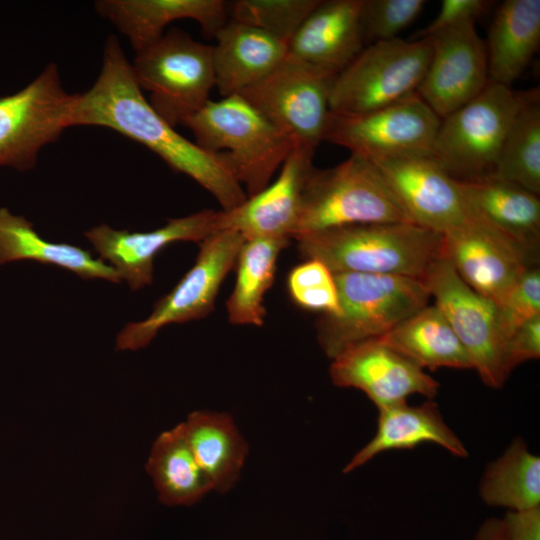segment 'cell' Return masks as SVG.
Here are the masks:
<instances>
[{"mask_svg": "<svg viewBox=\"0 0 540 540\" xmlns=\"http://www.w3.org/2000/svg\"><path fill=\"white\" fill-rule=\"evenodd\" d=\"M80 125L106 127L146 146L172 170L187 175L207 190L223 211L239 206L247 198L220 155L209 153L180 135L152 108L114 35L104 45L96 81L77 95L72 126Z\"/></svg>", "mask_w": 540, "mask_h": 540, "instance_id": "obj_1", "label": "cell"}, {"mask_svg": "<svg viewBox=\"0 0 540 540\" xmlns=\"http://www.w3.org/2000/svg\"><path fill=\"white\" fill-rule=\"evenodd\" d=\"M301 256L333 273L397 275L424 280L444 256L443 235L410 222L340 227L295 239Z\"/></svg>", "mask_w": 540, "mask_h": 540, "instance_id": "obj_2", "label": "cell"}, {"mask_svg": "<svg viewBox=\"0 0 540 540\" xmlns=\"http://www.w3.org/2000/svg\"><path fill=\"white\" fill-rule=\"evenodd\" d=\"M195 144L222 157L251 197L265 189L294 147L292 140L241 95L209 100L181 124Z\"/></svg>", "mask_w": 540, "mask_h": 540, "instance_id": "obj_3", "label": "cell"}, {"mask_svg": "<svg viewBox=\"0 0 540 540\" xmlns=\"http://www.w3.org/2000/svg\"><path fill=\"white\" fill-rule=\"evenodd\" d=\"M334 276L339 312L317 322L318 342L329 359L351 345L386 334L425 307L431 296L422 279L356 272Z\"/></svg>", "mask_w": 540, "mask_h": 540, "instance_id": "obj_4", "label": "cell"}, {"mask_svg": "<svg viewBox=\"0 0 540 540\" xmlns=\"http://www.w3.org/2000/svg\"><path fill=\"white\" fill-rule=\"evenodd\" d=\"M410 222L379 169L351 154L309 175L293 238L340 227ZM411 223V222H410Z\"/></svg>", "mask_w": 540, "mask_h": 540, "instance_id": "obj_5", "label": "cell"}, {"mask_svg": "<svg viewBox=\"0 0 540 540\" xmlns=\"http://www.w3.org/2000/svg\"><path fill=\"white\" fill-rule=\"evenodd\" d=\"M130 64L152 108L173 127L200 110L215 87L212 45L177 28L136 52Z\"/></svg>", "mask_w": 540, "mask_h": 540, "instance_id": "obj_6", "label": "cell"}, {"mask_svg": "<svg viewBox=\"0 0 540 540\" xmlns=\"http://www.w3.org/2000/svg\"><path fill=\"white\" fill-rule=\"evenodd\" d=\"M521 92L489 82L471 101L441 119L430 156L457 181L492 174Z\"/></svg>", "mask_w": 540, "mask_h": 540, "instance_id": "obj_7", "label": "cell"}, {"mask_svg": "<svg viewBox=\"0 0 540 540\" xmlns=\"http://www.w3.org/2000/svg\"><path fill=\"white\" fill-rule=\"evenodd\" d=\"M432 54L429 38L376 42L334 79L331 113L355 115L393 104L416 92Z\"/></svg>", "mask_w": 540, "mask_h": 540, "instance_id": "obj_8", "label": "cell"}, {"mask_svg": "<svg viewBox=\"0 0 540 540\" xmlns=\"http://www.w3.org/2000/svg\"><path fill=\"white\" fill-rule=\"evenodd\" d=\"M245 239L234 230H220L201 243L193 266L173 289L160 298L148 317L127 324L116 337V349L136 351L146 347L167 325L207 316L219 289L234 269Z\"/></svg>", "mask_w": 540, "mask_h": 540, "instance_id": "obj_9", "label": "cell"}, {"mask_svg": "<svg viewBox=\"0 0 540 540\" xmlns=\"http://www.w3.org/2000/svg\"><path fill=\"white\" fill-rule=\"evenodd\" d=\"M78 93L63 87L59 69L49 63L26 87L0 98V166L27 171L42 148L72 126Z\"/></svg>", "mask_w": 540, "mask_h": 540, "instance_id": "obj_10", "label": "cell"}, {"mask_svg": "<svg viewBox=\"0 0 540 540\" xmlns=\"http://www.w3.org/2000/svg\"><path fill=\"white\" fill-rule=\"evenodd\" d=\"M337 75L288 54L265 78L239 93L295 145L316 150L330 115Z\"/></svg>", "mask_w": 540, "mask_h": 540, "instance_id": "obj_11", "label": "cell"}, {"mask_svg": "<svg viewBox=\"0 0 540 540\" xmlns=\"http://www.w3.org/2000/svg\"><path fill=\"white\" fill-rule=\"evenodd\" d=\"M424 282L465 348L472 369L488 387H502L511 370L498 306L464 283L444 256L433 264Z\"/></svg>", "mask_w": 540, "mask_h": 540, "instance_id": "obj_12", "label": "cell"}, {"mask_svg": "<svg viewBox=\"0 0 540 540\" xmlns=\"http://www.w3.org/2000/svg\"><path fill=\"white\" fill-rule=\"evenodd\" d=\"M441 119L415 92L380 109L355 115L331 113L323 141L370 161L430 154Z\"/></svg>", "mask_w": 540, "mask_h": 540, "instance_id": "obj_13", "label": "cell"}, {"mask_svg": "<svg viewBox=\"0 0 540 540\" xmlns=\"http://www.w3.org/2000/svg\"><path fill=\"white\" fill-rule=\"evenodd\" d=\"M408 220L444 234L473 216L460 182L429 154H407L372 160Z\"/></svg>", "mask_w": 540, "mask_h": 540, "instance_id": "obj_14", "label": "cell"}, {"mask_svg": "<svg viewBox=\"0 0 540 540\" xmlns=\"http://www.w3.org/2000/svg\"><path fill=\"white\" fill-rule=\"evenodd\" d=\"M427 38L432 54L416 93L443 119L488 85L486 47L475 22L456 25Z\"/></svg>", "mask_w": 540, "mask_h": 540, "instance_id": "obj_15", "label": "cell"}, {"mask_svg": "<svg viewBox=\"0 0 540 540\" xmlns=\"http://www.w3.org/2000/svg\"><path fill=\"white\" fill-rule=\"evenodd\" d=\"M223 211L202 210L170 219L166 225L148 232L117 230L102 224L84 235L104 262L114 268L132 290L153 281V261L165 247L179 241L201 243L223 230Z\"/></svg>", "mask_w": 540, "mask_h": 540, "instance_id": "obj_16", "label": "cell"}, {"mask_svg": "<svg viewBox=\"0 0 540 540\" xmlns=\"http://www.w3.org/2000/svg\"><path fill=\"white\" fill-rule=\"evenodd\" d=\"M443 254L471 289L497 306L531 266H536L520 247L472 217L442 234Z\"/></svg>", "mask_w": 540, "mask_h": 540, "instance_id": "obj_17", "label": "cell"}, {"mask_svg": "<svg viewBox=\"0 0 540 540\" xmlns=\"http://www.w3.org/2000/svg\"><path fill=\"white\" fill-rule=\"evenodd\" d=\"M329 375L337 387L364 392L377 409L406 402L413 394L433 398L439 389L424 369L377 339L341 351L331 359Z\"/></svg>", "mask_w": 540, "mask_h": 540, "instance_id": "obj_18", "label": "cell"}, {"mask_svg": "<svg viewBox=\"0 0 540 540\" xmlns=\"http://www.w3.org/2000/svg\"><path fill=\"white\" fill-rule=\"evenodd\" d=\"M314 150L295 145L278 178L239 206L223 211L222 229L234 230L245 240L294 236L306 181L314 169Z\"/></svg>", "mask_w": 540, "mask_h": 540, "instance_id": "obj_19", "label": "cell"}, {"mask_svg": "<svg viewBox=\"0 0 540 540\" xmlns=\"http://www.w3.org/2000/svg\"><path fill=\"white\" fill-rule=\"evenodd\" d=\"M362 1H320L289 40L287 54L339 74L364 49L360 24Z\"/></svg>", "mask_w": 540, "mask_h": 540, "instance_id": "obj_20", "label": "cell"}, {"mask_svg": "<svg viewBox=\"0 0 540 540\" xmlns=\"http://www.w3.org/2000/svg\"><path fill=\"white\" fill-rule=\"evenodd\" d=\"M94 6L128 38L135 53L159 40L176 20H194L214 38L228 19L222 0H99Z\"/></svg>", "mask_w": 540, "mask_h": 540, "instance_id": "obj_21", "label": "cell"}, {"mask_svg": "<svg viewBox=\"0 0 540 540\" xmlns=\"http://www.w3.org/2000/svg\"><path fill=\"white\" fill-rule=\"evenodd\" d=\"M378 412L375 435L349 460L343 468L344 474L362 467L382 452L411 449L426 442L441 446L453 456H468L466 446L431 400L414 406L401 402L379 408Z\"/></svg>", "mask_w": 540, "mask_h": 540, "instance_id": "obj_22", "label": "cell"}, {"mask_svg": "<svg viewBox=\"0 0 540 540\" xmlns=\"http://www.w3.org/2000/svg\"><path fill=\"white\" fill-rule=\"evenodd\" d=\"M215 86L222 97L239 94L271 73L287 43L252 26L228 20L214 36Z\"/></svg>", "mask_w": 540, "mask_h": 540, "instance_id": "obj_23", "label": "cell"}, {"mask_svg": "<svg viewBox=\"0 0 540 540\" xmlns=\"http://www.w3.org/2000/svg\"><path fill=\"white\" fill-rule=\"evenodd\" d=\"M459 182L472 216L536 261L540 240L539 196L491 177Z\"/></svg>", "mask_w": 540, "mask_h": 540, "instance_id": "obj_24", "label": "cell"}, {"mask_svg": "<svg viewBox=\"0 0 540 540\" xmlns=\"http://www.w3.org/2000/svg\"><path fill=\"white\" fill-rule=\"evenodd\" d=\"M540 43V0H505L485 43L489 82L510 87L526 70Z\"/></svg>", "mask_w": 540, "mask_h": 540, "instance_id": "obj_25", "label": "cell"}, {"mask_svg": "<svg viewBox=\"0 0 540 540\" xmlns=\"http://www.w3.org/2000/svg\"><path fill=\"white\" fill-rule=\"evenodd\" d=\"M194 457L213 491L227 493L238 483L249 445L232 416L225 412L196 410L182 422Z\"/></svg>", "mask_w": 540, "mask_h": 540, "instance_id": "obj_26", "label": "cell"}, {"mask_svg": "<svg viewBox=\"0 0 540 540\" xmlns=\"http://www.w3.org/2000/svg\"><path fill=\"white\" fill-rule=\"evenodd\" d=\"M24 260L55 265L83 279L121 281L113 267L94 258L89 251L67 243L49 242L24 216L0 207V265Z\"/></svg>", "mask_w": 540, "mask_h": 540, "instance_id": "obj_27", "label": "cell"}, {"mask_svg": "<svg viewBox=\"0 0 540 540\" xmlns=\"http://www.w3.org/2000/svg\"><path fill=\"white\" fill-rule=\"evenodd\" d=\"M377 340L422 369L472 368L465 348L436 305H426Z\"/></svg>", "mask_w": 540, "mask_h": 540, "instance_id": "obj_28", "label": "cell"}, {"mask_svg": "<svg viewBox=\"0 0 540 540\" xmlns=\"http://www.w3.org/2000/svg\"><path fill=\"white\" fill-rule=\"evenodd\" d=\"M145 468L165 506H192L213 491L189 446L182 422L157 436Z\"/></svg>", "mask_w": 540, "mask_h": 540, "instance_id": "obj_29", "label": "cell"}, {"mask_svg": "<svg viewBox=\"0 0 540 540\" xmlns=\"http://www.w3.org/2000/svg\"><path fill=\"white\" fill-rule=\"evenodd\" d=\"M289 241L286 238H255L244 241L234 267V288L226 303L228 319L232 324H264V297L273 284L280 252Z\"/></svg>", "mask_w": 540, "mask_h": 540, "instance_id": "obj_30", "label": "cell"}, {"mask_svg": "<svg viewBox=\"0 0 540 540\" xmlns=\"http://www.w3.org/2000/svg\"><path fill=\"white\" fill-rule=\"evenodd\" d=\"M491 178L540 195V92H521Z\"/></svg>", "mask_w": 540, "mask_h": 540, "instance_id": "obj_31", "label": "cell"}, {"mask_svg": "<svg viewBox=\"0 0 540 540\" xmlns=\"http://www.w3.org/2000/svg\"><path fill=\"white\" fill-rule=\"evenodd\" d=\"M479 495L492 507L508 511L540 506V457L529 451L522 438L514 439L485 469Z\"/></svg>", "mask_w": 540, "mask_h": 540, "instance_id": "obj_32", "label": "cell"}, {"mask_svg": "<svg viewBox=\"0 0 540 540\" xmlns=\"http://www.w3.org/2000/svg\"><path fill=\"white\" fill-rule=\"evenodd\" d=\"M321 0H236L226 2L230 21L263 30L288 44Z\"/></svg>", "mask_w": 540, "mask_h": 540, "instance_id": "obj_33", "label": "cell"}, {"mask_svg": "<svg viewBox=\"0 0 540 540\" xmlns=\"http://www.w3.org/2000/svg\"><path fill=\"white\" fill-rule=\"evenodd\" d=\"M287 291L299 308L321 316L339 312V296L334 273L322 262L306 259L292 268L287 277Z\"/></svg>", "mask_w": 540, "mask_h": 540, "instance_id": "obj_34", "label": "cell"}, {"mask_svg": "<svg viewBox=\"0 0 540 540\" xmlns=\"http://www.w3.org/2000/svg\"><path fill=\"white\" fill-rule=\"evenodd\" d=\"M425 5V0H363L360 24L364 44L398 38Z\"/></svg>", "mask_w": 540, "mask_h": 540, "instance_id": "obj_35", "label": "cell"}, {"mask_svg": "<svg viewBox=\"0 0 540 540\" xmlns=\"http://www.w3.org/2000/svg\"><path fill=\"white\" fill-rule=\"evenodd\" d=\"M502 330L507 337L526 321L540 316V270L528 267L498 305Z\"/></svg>", "mask_w": 540, "mask_h": 540, "instance_id": "obj_36", "label": "cell"}, {"mask_svg": "<svg viewBox=\"0 0 540 540\" xmlns=\"http://www.w3.org/2000/svg\"><path fill=\"white\" fill-rule=\"evenodd\" d=\"M489 0H443L436 17L416 33L417 39L427 38L447 28L466 22H475L494 4Z\"/></svg>", "mask_w": 540, "mask_h": 540, "instance_id": "obj_37", "label": "cell"}, {"mask_svg": "<svg viewBox=\"0 0 540 540\" xmlns=\"http://www.w3.org/2000/svg\"><path fill=\"white\" fill-rule=\"evenodd\" d=\"M509 369L540 357V316L520 325L509 337L506 346Z\"/></svg>", "mask_w": 540, "mask_h": 540, "instance_id": "obj_38", "label": "cell"}, {"mask_svg": "<svg viewBox=\"0 0 540 540\" xmlns=\"http://www.w3.org/2000/svg\"><path fill=\"white\" fill-rule=\"evenodd\" d=\"M502 521L507 540H540V506L508 511Z\"/></svg>", "mask_w": 540, "mask_h": 540, "instance_id": "obj_39", "label": "cell"}, {"mask_svg": "<svg viewBox=\"0 0 540 540\" xmlns=\"http://www.w3.org/2000/svg\"><path fill=\"white\" fill-rule=\"evenodd\" d=\"M473 540H507L503 521L500 518H488L482 522Z\"/></svg>", "mask_w": 540, "mask_h": 540, "instance_id": "obj_40", "label": "cell"}]
</instances>
